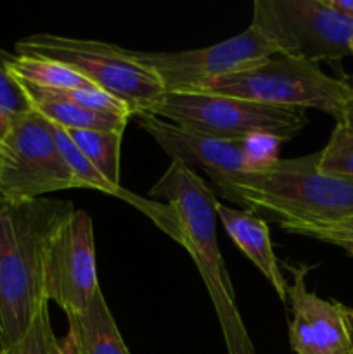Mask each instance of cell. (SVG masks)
<instances>
[{"instance_id": "obj_14", "label": "cell", "mask_w": 353, "mask_h": 354, "mask_svg": "<svg viewBox=\"0 0 353 354\" xmlns=\"http://www.w3.org/2000/svg\"><path fill=\"white\" fill-rule=\"evenodd\" d=\"M66 318L80 354H130L100 289L85 311Z\"/></svg>"}, {"instance_id": "obj_23", "label": "cell", "mask_w": 353, "mask_h": 354, "mask_svg": "<svg viewBox=\"0 0 353 354\" xmlns=\"http://www.w3.org/2000/svg\"><path fill=\"white\" fill-rule=\"evenodd\" d=\"M48 354H80L71 332L68 330V334L61 339L54 335L51 339V344H48Z\"/></svg>"}, {"instance_id": "obj_11", "label": "cell", "mask_w": 353, "mask_h": 354, "mask_svg": "<svg viewBox=\"0 0 353 354\" xmlns=\"http://www.w3.org/2000/svg\"><path fill=\"white\" fill-rule=\"evenodd\" d=\"M293 277L287 283L291 304L289 344L296 354H350L353 335L350 330L346 306L332 299H322L307 287V273L311 266L286 265Z\"/></svg>"}, {"instance_id": "obj_8", "label": "cell", "mask_w": 353, "mask_h": 354, "mask_svg": "<svg viewBox=\"0 0 353 354\" xmlns=\"http://www.w3.org/2000/svg\"><path fill=\"white\" fill-rule=\"evenodd\" d=\"M78 189L52 133V123L35 111L14 118L0 142V197L10 203Z\"/></svg>"}, {"instance_id": "obj_10", "label": "cell", "mask_w": 353, "mask_h": 354, "mask_svg": "<svg viewBox=\"0 0 353 354\" xmlns=\"http://www.w3.org/2000/svg\"><path fill=\"white\" fill-rule=\"evenodd\" d=\"M99 289L92 218L75 207L59 223L45 249V297L68 317L85 311Z\"/></svg>"}, {"instance_id": "obj_7", "label": "cell", "mask_w": 353, "mask_h": 354, "mask_svg": "<svg viewBox=\"0 0 353 354\" xmlns=\"http://www.w3.org/2000/svg\"><path fill=\"white\" fill-rule=\"evenodd\" d=\"M251 24L275 45L279 55L315 64L352 55L353 21L327 0H256Z\"/></svg>"}, {"instance_id": "obj_21", "label": "cell", "mask_w": 353, "mask_h": 354, "mask_svg": "<svg viewBox=\"0 0 353 354\" xmlns=\"http://www.w3.org/2000/svg\"><path fill=\"white\" fill-rule=\"evenodd\" d=\"M54 337L51 324V313H48V304L42 306L35 317L33 324L26 330V334L14 344L0 348V354H48V344Z\"/></svg>"}, {"instance_id": "obj_24", "label": "cell", "mask_w": 353, "mask_h": 354, "mask_svg": "<svg viewBox=\"0 0 353 354\" xmlns=\"http://www.w3.org/2000/svg\"><path fill=\"white\" fill-rule=\"evenodd\" d=\"M341 80L343 83L348 86L350 97L348 100H346L345 109H343V116L341 120H339V124H345L346 128L353 130V75H343Z\"/></svg>"}, {"instance_id": "obj_3", "label": "cell", "mask_w": 353, "mask_h": 354, "mask_svg": "<svg viewBox=\"0 0 353 354\" xmlns=\"http://www.w3.org/2000/svg\"><path fill=\"white\" fill-rule=\"evenodd\" d=\"M235 206L272 216L277 225L332 223L353 216V183L318 169V152L280 159L265 171L232 182Z\"/></svg>"}, {"instance_id": "obj_9", "label": "cell", "mask_w": 353, "mask_h": 354, "mask_svg": "<svg viewBox=\"0 0 353 354\" xmlns=\"http://www.w3.org/2000/svg\"><path fill=\"white\" fill-rule=\"evenodd\" d=\"M273 55H279L277 47L253 24L210 47L135 52L137 61L158 76L166 92H196L215 80L246 71Z\"/></svg>"}, {"instance_id": "obj_18", "label": "cell", "mask_w": 353, "mask_h": 354, "mask_svg": "<svg viewBox=\"0 0 353 354\" xmlns=\"http://www.w3.org/2000/svg\"><path fill=\"white\" fill-rule=\"evenodd\" d=\"M318 169L353 183V130L336 123L325 147L318 151Z\"/></svg>"}, {"instance_id": "obj_15", "label": "cell", "mask_w": 353, "mask_h": 354, "mask_svg": "<svg viewBox=\"0 0 353 354\" xmlns=\"http://www.w3.org/2000/svg\"><path fill=\"white\" fill-rule=\"evenodd\" d=\"M9 71L14 80L23 85L37 86V88H97L68 64L52 61V59L14 54Z\"/></svg>"}, {"instance_id": "obj_2", "label": "cell", "mask_w": 353, "mask_h": 354, "mask_svg": "<svg viewBox=\"0 0 353 354\" xmlns=\"http://www.w3.org/2000/svg\"><path fill=\"white\" fill-rule=\"evenodd\" d=\"M149 199H165L179 228V242L199 270L220 322L228 354H255L234 286L217 241V197L194 169L172 159L161 178L149 190Z\"/></svg>"}, {"instance_id": "obj_4", "label": "cell", "mask_w": 353, "mask_h": 354, "mask_svg": "<svg viewBox=\"0 0 353 354\" xmlns=\"http://www.w3.org/2000/svg\"><path fill=\"white\" fill-rule=\"evenodd\" d=\"M16 55L44 57L68 64L99 90L123 100L134 116L154 114L165 99V86L134 50L99 40L37 33L16 41Z\"/></svg>"}, {"instance_id": "obj_26", "label": "cell", "mask_w": 353, "mask_h": 354, "mask_svg": "<svg viewBox=\"0 0 353 354\" xmlns=\"http://www.w3.org/2000/svg\"><path fill=\"white\" fill-rule=\"evenodd\" d=\"M329 6L353 21V0H327Z\"/></svg>"}, {"instance_id": "obj_5", "label": "cell", "mask_w": 353, "mask_h": 354, "mask_svg": "<svg viewBox=\"0 0 353 354\" xmlns=\"http://www.w3.org/2000/svg\"><path fill=\"white\" fill-rule=\"evenodd\" d=\"M196 92L239 97L266 106L317 109L339 123L350 97L341 78L325 75L318 64L305 59L273 55L246 71L224 76Z\"/></svg>"}, {"instance_id": "obj_27", "label": "cell", "mask_w": 353, "mask_h": 354, "mask_svg": "<svg viewBox=\"0 0 353 354\" xmlns=\"http://www.w3.org/2000/svg\"><path fill=\"white\" fill-rule=\"evenodd\" d=\"M10 123H12V120L0 111V142L3 140V137H6L7 131H9Z\"/></svg>"}, {"instance_id": "obj_16", "label": "cell", "mask_w": 353, "mask_h": 354, "mask_svg": "<svg viewBox=\"0 0 353 354\" xmlns=\"http://www.w3.org/2000/svg\"><path fill=\"white\" fill-rule=\"evenodd\" d=\"M30 99V97H28ZM31 109L62 130L125 131L130 118L90 111L71 102L51 99H30Z\"/></svg>"}, {"instance_id": "obj_17", "label": "cell", "mask_w": 353, "mask_h": 354, "mask_svg": "<svg viewBox=\"0 0 353 354\" xmlns=\"http://www.w3.org/2000/svg\"><path fill=\"white\" fill-rule=\"evenodd\" d=\"M78 151L92 162L97 171L114 187L120 183V159L123 131L64 130Z\"/></svg>"}, {"instance_id": "obj_12", "label": "cell", "mask_w": 353, "mask_h": 354, "mask_svg": "<svg viewBox=\"0 0 353 354\" xmlns=\"http://www.w3.org/2000/svg\"><path fill=\"white\" fill-rule=\"evenodd\" d=\"M138 123L156 144L172 159H179L187 168L203 169L217 185L221 197L235 204L232 182L244 173L239 140H221L208 135L192 133L154 114H138Z\"/></svg>"}, {"instance_id": "obj_19", "label": "cell", "mask_w": 353, "mask_h": 354, "mask_svg": "<svg viewBox=\"0 0 353 354\" xmlns=\"http://www.w3.org/2000/svg\"><path fill=\"white\" fill-rule=\"evenodd\" d=\"M282 138L272 133H253L239 140L242 152L244 173H258L272 168L280 161V144Z\"/></svg>"}, {"instance_id": "obj_1", "label": "cell", "mask_w": 353, "mask_h": 354, "mask_svg": "<svg viewBox=\"0 0 353 354\" xmlns=\"http://www.w3.org/2000/svg\"><path fill=\"white\" fill-rule=\"evenodd\" d=\"M75 211L71 201L40 197L10 203L0 197V348L19 341L42 306L48 239Z\"/></svg>"}, {"instance_id": "obj_22", "label": "cell", "mask_w": 353, "mask_h": 354, "mask_svg": "<svg viewBox=\"0 0 353 354\" xmlns=\"http://www.w3.org/2000/svg\"><path fill=\"white\" fill-rule=\"evenodd\" d=\"M279 227L291 235H300V237L314 239V241L324 242V244L336 245L353 258V235L329 230L320 225H279Z\"/></svg>"}, {"instance_id": "obj_20", "label": "cell", "mask_w": 353, "mask_h": 354, "mask_svg": "<svg viewBox=\"0 0 353 354\" xmlns=\"http://www.w3.org/2000/svg\"><path fill=\"white\" fill-rule=\"evenodd\" d=\"M12 59L14 54L0 47V111L10 120L33 111L21 83L10 75L9 64Z\"/></svg>"}, {"instance_id": "obj_29", "label": "cell", "mask_w": 353, "mask_h": 354, "mask_svg": "<svg viewBox=\"0 0 353 354\" xmlns=\"http://www.w3.org/2000/svg\"><path fill=\"white\" fill-rule=\"evenodd\" d=\"M350 52H352V55H353V38H352V44H350Z\"/></svg>"}, {"instance_id": "obj_13", "label": "cell", "mask_w": 353, "mask_h": 354, "mask_svg": "<svg viewBox=\"0 0 353 354\" xmlns=\"http://www.w3.org/2000/svg\"><path fill=\"white\" fill-rule=\"evenodd\" d=\"M217 220H220L239 251L265 277L279 299L287 304V280L282 277L279 259L273 252L266 221L253 211L224 206L221 203H217Z\"/></svg>"}, {"instance_id": "obj_6", "label": "cell", "mask_w": 353, "mask_h": 354, "mask_svg": "<svg viewBox=\"0 0 353 354\" xmlns=\"http://www.w3.org/2000/svg\"><path fill=\"white\" fill-rule=\"evenodd\" d=\"M154 116L192 133L221 140L272 133L286 142L296 137L308 123L303 109L266 106L208 92H166Z\"/></svg>"}, {"instance_id": "obj_32", "label": "cell", "mask_w": 353, "mask_h": 354, "mask_svg": "<svg viewBox=\"0 0 353 354\" xmlns=\"http://www.w3.org/2000/svg\"><path fill=\"white\" fill-rule=\"evenodd\" d=\"M0 351H2V349H0Z\"/></svg>"}, {"instance_id": "obj_28", "label": "cell", "mask_w": 353, "mask_h": 354, "mask_svg": "<svg viewBox=\"0 0 353 354\" xmlns=\"http://www.w3.org/2000/svg\"><path fill=\"white\" fill-rule=\"evenodd\" d=\"M346 318H348L350 330H352V335H353V310L352 308H346Z\"/></svg>"}, {"instance_id": "obj_30", "label": "cell", "mask_w": 353, "mask_h": 354, "mask_svg": "<svg viewBox=\"0 0 353 354\" xmlns=\"http://www.w3.org/2000/svg\"><path fill=\"white\" fill-rule=\"evenodd\" d=\"M0 334H2V324H0Z\"/></svg>"}, {"instance_id": "obj_25", "label": "cell", "mask_w": 353, "mask_h": 354, "mask_svg": "<svg viewBox=\"0 0 353 354\" xmlns=\"http://www.w3.org/2000/svg\"><path fill=\"white\" fill-rule=\"evenodd\" d=\"M308 225H320V227L329 228V230L341 232V234H350L353 235V216L346 218V220L332 221V223H308Z\"/></svg>"}, {"instance_id": "obj_31", "label": "cell", "mask_w": 353, "mask_h": 354, "mask_svg": "<svg viewBox=\"0 0 353 354\" xmlns=\"http://www.w3.org/2000/svg\"><path fill=\"white\" fill-rule=\"evenodd\" d=\"M350 354H353V349H352V353H350Z\"/></svg>"}]
</instances>
